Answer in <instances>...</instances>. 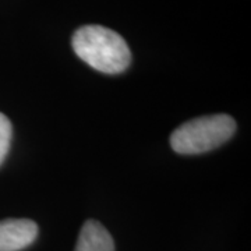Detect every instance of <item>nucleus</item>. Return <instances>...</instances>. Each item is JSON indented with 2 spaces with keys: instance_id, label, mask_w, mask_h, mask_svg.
<instances>
[{
  "instance_id": "2",
  "label": "nucleus",
  "mask_w": 251,
  "mask_h": 251,
  "mask_svg": "<svg viewBox=\"0 0 251 251\" xmlns=\"http://www.w3.org/2000/svg\"><path fill=\"white\" fill-rule=\"evenodd\" d=\"M236 131L232 116L219 113L193 119L179 126L171 135L173 151L181 155H197L215 150Z\"/></svg>"
},
{
  "instance_id": "5",
  "label": "nucleus",
  "mask_w": 251,
  "mask_h": 251,
  "mask_svg": "<svg viewBox=\"0 0 251 251\" xmlns=\"http://www.w3.org/2000/svg\"><path fill=\"white\" fill-rule=\"evenodd\" d=\"M11 134H13V127L9 117L0 113V165L3 163L9 153Z\"/></svg>"
},
{
  "instance_id": "4",
  "label": "nucleus",
  "mask_w": 251,
  "mask_h": 251,
  "mask_svg": "<svg viewBox=\"0 0 251 251\" xmlns=\"http://www.w3.org/2000/svg\"><path fill=\"white\" fill-rule=\"evenodd\" d=\"M75 251H115V242L103 225L91 219L81 227Z\"/></svg>"
},
{
  "instance_id": "3",
  "label": "nucleus",
  "mask_w": 251,
  "mask_h": 251,
  "mask_svg": "<svg viewBox=\"0 0 251 251\" xmlns=\"http://www.w3.org/2000/svg\"><path fill=\"white\" fill-rule=\"evenodd\" d=\"M38 225L29 219H6L0 222V251H20L35 242Z\"/></svg>"
},
{
  "instance_id": "1",
  "label": "nucleus",
  "mask_w": 251,
  "mask_h": 251,
  "mask_svg": "<svg viewBox=\"0 0 251 251\" xmlns=\"http://www.w3.org/2000/svg\"><path fill=\"white\" fill-rule=\"evenodd\" d=\"M72 45L82 62L105 74L123 73L131 62V52L123 36L102 25L78 28Z\"/></svg>"
}]
</instances>
